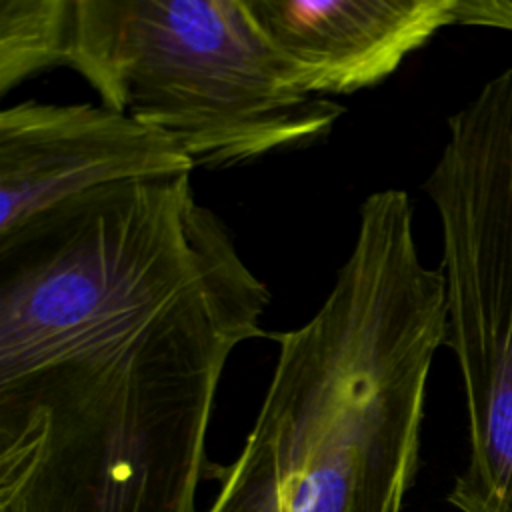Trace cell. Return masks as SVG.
Wrapping results in <instances>:
<instances>
[{
    "label": "cell",
    "mask_w": 512,
    "mask_h": 512,
    "mask_svg": "<svg viewBox=\"0 0 512 512\" xmlns=\"http://www.w3.org/2000/svg\"><path fill=\"white\" fill-rule=\"evenodd\" d=\"M270 298L140 240L24 270L0 294V512H198L220 378Z\"/></svg>",
    "instance_id": "6da1fadb"
},
{
    "label": "cell",
    "mask_w": 512,
    "mask_h": 512,
    "mask_svg": "<svg viewBox=\"0 0 512 512\" xmlns=\"http://www.w3.org/2000/svg\"><path fill=\"white\" fill-rule=\"evenodd\" d=\"M274 338L254 426L206 512H402L446 344L444 274L420 258L406 192L362 202L328 296Z\"/></svg>",
    "instance_id": "7a4b0ae2"
},
{
    "label": "cell",
    "mask_w": 512,
    "mask_h": 512,
    "mask_svg": "<svg viewBox=\"0 0 512 512\" xmlns=\"http://www.w3.org/2000/svg\"><path fill=\"white\" fill-rule=\"evenodd\" d=\"M56 66L196 166L312 144L344 112L294 84L246 0H0V96Z\"/></svg>",
    "instance_id": "3957f363"
},
{
    "label": "cell",
    "mask_w": 512,
    "mask_h": 512,
    "mask_svg": "<svg viewBox=\"0 0 512 512\" xmlns=\"http://www.w3.org/2000/svg\"><path fill=\"white\" fill-rule=\"evenodd\" d=\"M424 190L442 228L446 346L468 418V462L448 502L512 512V68L450 116Z\"/></svg>",
    "instance_id": "277c9868"
},
{
    "label": "cell",
    "mask_w": 512,
    "mask_h": 512,
    "mask_svg": "<svg viewBox=\"0 0 512 512\" xmlns=\"http://www.w3.org/2000/svg\"><path fill=\"white\" fill-rule=\"evenodd\" d=\"M194 166L168 134L104 104H12L0 112V236L76 194Z\"/></svg>",
    "instance_id": "5b68a950"
},
{
    "label": "cell",
    "mask_w": 512,
    "mask_h": 512,
    "mask_svg": "<svg viewBox=\"0 0 512 512\" xmlns=\"http://www.w3.org/2000/svg\"><path fill=\"white\" fill-rule=\"evenodd\" d=\"M294 84L312 96L386 80L454 24V0H246Z\"/></svg>",
    "instance_id": "8992f818"
},
{
    "label": "cell",
    "mask_w": 512,
    "mask_h": 512,
    "mask_svg": "<svg viewBox=\"0 0 512 512\" xmlns=\"http://www.w3.org/2000/svg\"><path fill=\"white\" fill-rule=\"evenodd\" d=\"M454 24L492 26L512 32V0H454Z\"/></svg>",
    "instance_id": "52a82bcc"
}]
</instances>
